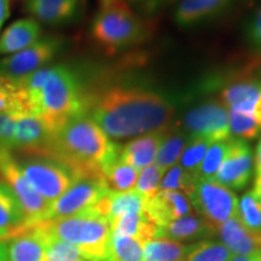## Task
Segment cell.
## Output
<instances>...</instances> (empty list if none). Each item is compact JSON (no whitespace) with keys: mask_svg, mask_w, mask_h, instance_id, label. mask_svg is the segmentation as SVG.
Listing matches in <instances>:
<instances>
[{"mask_svg":"<svg viewBox=\"0 0 261 261\" xmlns=\"http://www.w3.org/2000/svg\"><path fill=\"white\" fill-rule=\"evenodd\" d=\"M87 114L109 138L123 139L168 129L174 109L152 91L115 86L89 100Z\"/></svg>","mask_w":261,"mask_h":261,"instance_id":"cell-1","label":"cell"},{"mask_svg":"<svg viewBox=\"0 0 261 261\" xmlns=\"http://www.w3.org/2000/svg\"><path fill=\"white\" fill-rule=\"evenodd\" d=\"M14 80L24 112L37 115L52 137L71 119L87 114L89 99L81 93L76 75L65 65L44 67Z\"/></svg>","mask_w":261,"mask_h":261,"instance_id":"cell-2","label":"cell"},{"mask_svg":"<svg viewBox=\"0 0 261 261\" xmlns=\"http://www.w3.org/2000/svg\"><path fill=\"white\" fill-rule=\"evenodd\" d=\"M121 145L110 140L102 128L83 114L68 121L52 137L42 158L54 160L75 179L102 178L104 166L119 155Z\"/></svg>","mask_w":261,"mask_h":261,"instance_id":"cell-3","label":"cell"},{"mask_svg":"<svg viewBox=\"0 0 261 261\" xmlns=\"http://www.w3.org/2000/svg\"><path fill=\"white\" fill-rule=\"evenodd\" d=\"M25 226L37 228L47 240L71 244L87 261H108L112 236L110 220L93 207L70 217L40 220Z\"/></svg>","mask_w":261,"mask_h":261,"instance_id":"cell-4","label":"cell"},{"mask_svg":"<svg viewBox=\"0 0 261 261\" xmlns=\"http://www.w3.org/2000/svg\"><path fill=\"white\" fill-rule=\"evenodd\" d=\"M155 23L132 10L126 0L100 5L91 25L93 41L109 54L136 46L151 38Z\"/></svg>","mask_w":261,"mask_h":261,"instance_id":"cell-5","label":"cell"},{"mask_svg":"<svg viewBox=\"0 0 261 261\" xmlns=\"http://www.w3.org/2000/svg\"><path fill=\"white\" fill-rule=\"evenodd\" d=\"M188 197L202 219L214 230L237 215V196L214 179L196 181L194 190Z\"/></svg>","mask_w":261,"mask_h":261,"instance_id":"cell-6","label":"cell"},{"mask_svg":"<svg viewBox=\"0 0 261 261\" xmlns=\"http://www.w3.org/2000/svg\"><path fill=\"white\" fill-rule=\"evenodd\" d=\"M0 175L11 189L25 217V225L44 220L50 202L41 197L25 180L19 162L11 154V150L0 146Z\"/></svg>","mask_w":261,"mask_h":261,"instance_id":"cell-7","label":"cell"},{"mask_svg":"<svg viewBox=\"0 0 261 261\" xmlns=\"http://www.w3.org/2000/svg\"><path fill=\"white\" fill-rule=\"evenodd\" d=\"M28 184L47 202H54L74 182V177L63 165L46 158H33L19 163Z\"/></svg>","mask_w":261,"mask_h":261,"instance_id":"cell-8","label":"cell"},{"mask_svg":"<svg viewBox=\"0 0 261 261\" xmlns=\"http://www.w3.org/2000/svg\"><path fill=\"white\" fill-rule=\"evenodd\" d=\"M106 182L102 178L75 179L70 188L57 200L51 202L45 219H57L75 215L96 204L108 195Z\"/></svg>","mask_w":261,"mask_h":261,"instance_id":"cell-9","label":"cell"},{"mask_svg":"<svg viewBox=\"0 0 261 261\" xmlns=\"http://www.w3.org/2000/svg\"><path fill=\"white\" fill-rule=\"evenodd\" d=\"M182 123L189 138L207 139L211 143L230 138L228 109L223 103L210 102L194 108Z\"/></svg>","mask_w":261,"mask_h":261,"instance_id":"cell-10","label":"cell"},{"mask_svg":"<svg viewBox=\"0 0 261 261\" xmlns=\"http://www.w3.org/2000/svg\"><path fill=\"white\" fill-rule=\"evenodd\" d=\"M62 42L58 38L39 39L24 50L11 55L0 62V71L10 79H21L44 68L60 51Z\"/></svg>","mask_w":261,"mask_h":261,"instance_id":"cell-11","label":"cell"},{"mask_svg":"<svg viewBox=\"0 0 261 261\" xmlns=\"http://www.w3.org/2000/svg\"><path fill=\"white\" fill-rule=\"evenodd\" d=\"M254 158L252 149L246 140L228 139L226 155L213 178L230 190H242L253 174Z\"/></svg>","mask_w":261,"mask_h":261,"instance_id":"cell-12","label":"cell"},{"mask_svg":"<svg viewBox=\"0 0 261 261\" xmlns=\"http://www.w3.org/2000/svg\"><path fill=\"white\" fill-rule=\"evenodd\" d=\"M190 212V200L179 191H158L144 203V215L158 227L166 226Z\"/></svg>","mask_w":261,"mask_h":261,"instance_id":"cell-13","label":"cell"},{"mask_svg":"<svg viewBox=\"0 0 261 261\" xmlns=\"http://www.w3.org/2000/svg\"><path fill=\"white\" fill-rule=\"evenodd\" d=\"M52 139V133L37 115L22 113L16 123L14 149L24 154L42 158Z\"/></svg>","mask_w":261,"mask_h":261,"instance_id":"cell-14","label":"cell"},{"mask_svg":"<svg viewBox=\"0 0 261 261\" xmlns=\"http://www.w3.org/2000/svg\"><path fill=\"white\" fill-rule=\"evenodd\" d=\"M218 233L234 255H249L261 250V232H253L244 227L237 217L231 218L217 227Z\"/></svg>","mask_w":261,"mask_h":261,"instance_id":"cell-15","label":"cell"},{"mask_svg":"<svg viewBox=\"0 0 261 261\" xmlns=\"http://www.w3.org/2000/svg\"><path fill=\"white\" fill-rule=\"evenodd\" d=\"M80 3V0H27L25 9L42 23L58 25L76 17Z\"/></svg>","mask_w":261,"mask_h":261,"instance_id":"cell-16","label":"cell"},{"mask_svg":"<svg viewBox=\"0 0 261 261\" xmlns=\"http://www.w3.org/2000/svg\"><path fill=\"white\" fill-rule=\"evenodd\" d=\"M163 132L146 133L142 137L130 140L120 150V158L123 162L133 167L137 172L152 165L158 150L163 139Z\"/></svg>","mask_w":261,"mask_h":261,"instance_id":"cell-17","label":"cell"},{"mask_svg":"<svg viewBox=\"0 0 261 261\" xmlns=\"http://www.w3.org/2000/svg\"><path fill=\"white\" fill-rule=\"evenodd\" d=\"M230 0H181L174 11L179 27H191L214 18L227 8Z\"/></svg>","mask_w":261,"mask_h":261,"instance_id":"cell-18","label":"cell"},{"mask_svg":"<svg viewBox=\"0 0 261 261\" xmlns=\"http://www.w3.org/2000/svg\"><path fill=\"white\" fill-rule=\"evenodd\" d=\"M40 25L34 18L18 19L0 35V55H14L40 39Z\"/></svg>","mask_w":261,"mask_h":261,"instance_id":"cell-19","label":"cell"},{"mask_svg":"<svg viewBox=\"0 0 261 261\" xmlns=\"http://www.w3.org/2000/svg\"><path fill=\"white\" fill-rule=\"evenodd\" d=\"M8 261H42L48 240L37 228L25 226L24 231L10 240Z\"/></svg>","mask_w":261,"mask_h":261,"instance_id":"cell-20","label":"cell"},{"mask_svg":"<svg viewBox=\"0 0 261 261\" xmlns=\"http://www.w3.org/2000/svg\"><path fill=\"white\" fill-rule=\"evenodd\" d=\"M261 94V81H240L228 85L221 92L223 104L228 110H234L252 116L253 108Z\"/></svg>","mask_w":261,"mask_h":261,"instance_id":"cell-21","label":"cell"},{"mask_svg":"<svg viewBox=\"0 0 261 261\" xmlns=\"http://www.w3.org/2000/svg\"><path fill=\"white\" fill-rule=\"evenodd\" d=\"M215 233V230L202 218L185 215L163 227H159L158 237L175 241H194Z\"/></svg>","mask_w":261,"mask_h":261,"instance_id":"cell-22","label":"cell"},{"mask_svg":"<svg viewBox=\"0 0 261 261\" xmlns=\"http://www.w3.org/2000/svg\"><path fill=\"white\" fill-rule=\"evenodd\" d=\"M110 227L112 232L132 237L143 244L159 234V227L148 220L144 212L120 215L110 221Z\"/></svg>","mask_w":261,"mask_h":261,"instance_id":"cell-23","label":"cell"},{"mask_svg":"<svg viewBox=\"0 0 261 261\" xmlns=\"http://www.w3.org/2000/svg\"><path fill=\"white\" fill-rule=\"evenodd\" d=\"M25 217L14 192L4 181L0 182V230L15 238L24 230Z\"/></svg>","mask_w":261,"mask_h":261,"instance_id":"cell-24","label":"cell"},{"mask_svg":"<svg viewBox=\"0 0 261 261\" xmlns=\"http://www.w3.org/2000/svg\"><path fill=\"white\" fill-rule=\"evenodd\" d=\"M102 177L109 192H126L135 189L138 172L123 162L119 152V155L104 166Z\"/></svg>","mask_w":261,"mask_h":261,"instance_id":"cell-25","label":"cell"},{"mask_svg":"<svg viewBox=\"0 0 261 261\" xmlns=\"http://www.w3.org/2000/svg\"><path fill=\"white\" fill-rule=\"evenodd\" d=\"M188 143L187 133L178 128L166 129L163 133L161 145L155 158V165L166 172L172 168L174 163L180 159V155Z\"/></svg>","mask_w":261,"mask_h":261,"instance_id":"cell-26","label":"cell"},{"mask_svg":"<svg viewBox=\"0 0 261 261\" xmlns=\"http://www.w3.org/2000/svg\"><path fill=\"white\" fill-rule=\"evenodd\" d=\"M189 247L163 237L149 240L143 246L144 261H184Z\"/></svg>","mask_w":261,"mask_h":261,"instance_id":"cell-27","label":"cell"},{"mask_svg":"<svg viewBox=\"0 0 261 261\" xmlns=\"http://www.w3.org/2000/svg\"><path fill=\"white\" fill-rule=\"evenodd\" d=\"M143 246L135 238L112 232L108 261H144Z\"/></svg>","mask_w":261,"mask_h":261,"instance_id":"cell-28","label":"cell"},{"mask_svg":"<svg viewBox=\"0 0 261 261\" xmlns=\"http://www.w3.org/2000/svg\"><path fill=\"white\" fill-rule=\"evenodd\" d=\"M109 220L128 213H143L145 198L136 190L126 192H109Z\"/></svg>","mask_w":261,"mask_h":261,"instance_id":"cell-29","label":"cell"},{"mask_svg":"<svg viewBox=\"0 0 261 261\" xmlns=\"http://www.w3.org/2000/svg\"><path fill=\"white\" fill-rule=\"evenodd\" d=\"M228 139L212 143L207 152H205L203 160H202L201 165L194 172L195 178L197 180H208V179H213L215 177L225 155H226Z\"/></svg>","mask_w":261,"mask_h":261,"instance_id":"cell-30","label":"cell"},{"mask_svg":"<svg viewBox=\"0 0 261 261\" xmlns=\"http://www.w3.org/2000/svg\"><path fill=\"white\" fill-rule=\"evenodd\" d=\"M233 255L223 243L203 241L189 248L184 261H230Z\"/></svg>","mask_w":261,"mask_h":261,"instance_id":"cell-31","label":"cell"},{"mask_svg":"<svg viewBox=\"0 0 261 261\" xmlns=\"http://www.w3.org/2000/svg\"><path fill=\"white\" fill-rule=\"evenodd\" d=\"M236 217L248 230L253 232H261V204L254 196L253 191L244 194L238 202Z\"/></svg>","mask_w":261,"mask_h":261,"instance_id":"cell-32","label":"cell"},{"mask_svg":"<svg viewBox=\"0 0 261 261\" xmlns=\"http://www.w3.org/2000/svg\"><path fill=\"white\" fill-rule=\"evenodd\" d=\"M196 181L197 179L192 173L187 172L180 166H173L162 178L159 191H181L182 194L189 196L194 190Z\"/></svg>","mask_w":261,"mask_h":261,"instance_id":"cell-33","label":"cell"},{"mask_svg":"<svg viewBox=\"0 0 261 261\" xmlns=\"http://www.w3.org/2000/svg\"><path fill=\"white\" fill-rule=\"evenodd\" d=\"M228 125L230 136L232 135L242 140H252L261 132V127L257 125L253 116L234 110H228Z\"/></svg>","mask_w":261,"mask_h":261,"instance_id":"cell-34","label":"cell"},{"mask_svg":"<svg viewBox=\"0 0 261 261\" xmlns=\"http://www.w3.org/2000/svg\"><path fill=\"white\" fill-rule=\"evenodd\" d=\"M212 143L207 139L202 138H189V142L182 150L180 159V167L189 173H192L198 168L203 160L205 152L210 148Z\"/></svg>","mask_w":261,"mask_h":261,"instance_id":"cell-35","label":"cell"},{"mask_svg":"<svg viewBox=\"0 0 261 261\" xmlns=\"http://www.w3.org/2000/svg\"><path fill=\"white\" fill-rule=\"evenodd\" d=\"M163 173L165 172L158 167L155 163L148 166V167L142 169L138 173V177H137V181L133 190H136L138 194L142 195L145 200L152 197L159 191L160 182H161L163 178Z\"/></svg>","mask_w":261,"mask_h":261,"instance_id":"cell-36","label":"cell"},{"mask_svg":"<svg viewBox=\"0 0 261 261\" xmlns=\"http://www.w3.org/2000/svg\"><path fill=\"white\" fill-rule=\"evenodd\" d=\"M14 110L24 112L18 87L14 79L0 75V114Z\"/></svg>","mask_w":261,"mask_h":261,"instance_id":"cell-37","label":"cell"},{"mask_svg":"<svg viewBox=\"0 0 261 261\" xmlns=\"http://www.w3.org/2000/svg\"><path fill=\"white\" fill-rule=\"evenodd\" d=\"M42 261H87L71 244L60 240H48Z\"/></svg>","mask_w":261,"mask_h":261,"instance_id":"cell-38","label":"cell"},{"mask_svg":"<svg viewBox=\"0 0 261 261\" xmlns=\"http://www.w3.org/2000/svg\"><path fill=\"white\" fill-rule=\"evenodd\" d=\"M24 112H8L0 114V146L2 148L12 150L15 142L16 123L19 115Z\"/></svg>","mask_w":261,"mask_h":261,"instance_id":"cell-39","label":"cell"},{"mask_svg":"<svg viewBox=\"0 0 261 261\" xmlns=\"http://www.w3.org/2000/svg\"><path fill=\"white\" fill-rule=\"evenodd\" d=\"M135 12L144 18H151L171 0H126Z\"/></svg>","mask_w":261,"mask_h":261,"instance_id":"cell-40","label":"cell"},{"mask_svg":"<svg viewBox=\"0 0 261 261\" xmlns=\"http://www.w3.org/2000/svg\"><path fill=\"white\" fill-rule=\"evenodd\" d=\"M247 38L254 48L261 51V6L248 24Z\"/></svg>","mask_w":261,"mask_h":261,"instance_id":"cell-41","label":"cell"},{"mask_svg":"<svg viewBox=\"0 0 261 261\" xmlns=\"http://www.w3.org/2000/svg\"><path fill=\"white\" fill-rule=\"evenodd\" d=\"M10 16V0H0V29Z\"/></svg>","mask_w":261,"mask_h":261,"instance_id":"cell-42","label":"cell"},{"mask_svg":"<svg viewBox=\"0 0 261 261\" xmlns=\"http://www.w3.org/2000/svg\"><path fill=\"white\" fill-rule=\"evenodd\" d=\"M261 250L257 253L249 254V255H234L230 259V261H260Z\"/></svg>","mask_w":261,"mask_h":261,"instance_id":"cell-43","label":"cell"},{"mask_svg":"<svg viewBox=\"0 0 261 261\" xmlns=\"http://www.w3.org/2000/svg\"><path fill=\"white\" fill-rule=\"evenodd\" d=\"M252 116L254 117V120H255L257 125L261 127V94L259 96V98H257L255 106L253 108Z\"/></svg>","mask_w":261,"mask_h":261,"instance_id":"cell-44","label":"cell"},{"mask_svg":"<svg viewBox=\"0 0 261 261\" xmlns=\"http://www.w3.org/2000/svg\"><path fill=\"white\" fill-rule=\"evenodd\" d=\"M253 194L256 197V200L260 202L261 204V173H256L255 181H254V188H253Z\"/></svg>","mask_w":261,"mask_h":261,"instance_id":"cell-45","label":"cell"},{"mask_svg":"<svg viewBox=\"0 0 261 261\" xmlns=\"http://www.w3.org/2000/svg\"><path fill=\"white\" fill-rule=\"evenodd\" d=\"M254 161H255V172L261 173V138L259 140V144H257V146H256L255 158H254Z\"/></svg>","mask_w":261,"mask_h":261,"instance_id":"cell-46","label":"cell"},{"mask_svg":"<svg viewBox=\"0 0 261 261\" xmlns=\"http://www.w3.org/2000/svg\"><path fill=\"white\" fill-rule=\"evenodd\" d=\"M0 261H8V248L4 243H0Z\"/></svg>","mask_w":261,"mask_h":261,"instance_id":"cell-47","label":"cell"},{"mask_svg":"<svg viewBox=\"0 0 261 261\" xmlns=\"http://www.w3.org/2000/svg\"><path fill=\"white\" fill-rule=\"evenodd\" d=\"M12 240V236L6 231L0 230V242H5V241H10Z\"/></svg>","mask_w":261,"mask_h":261,"instance_id":"cell-48","label":"cell"},{"mask_svg":"<svg viewBox=\"0 0 261 261\" xmlns=\"http://www.w3.org/2000/svg\"><path fill=\"white\" fill-rule=\"evenodd\" d=\"M113 2V0H99V5H104V4H108V3Z\"/></svg>","mask_w":261,"mask_h":261,"instance_id":"cell-49","label":"cell"},{"mask_svg":"<svg viewBox=\"0 0 261 261\" xmlns=\"http://www.w3.org/2000/svg\"><path fill=\"white\" fill-rule=\"evenodd\" d=\"M173 2H175V0H171V3H173Z\"/></svg>","mask_w":261,"mask_h":261,"instance_id":"cell-50","label":"cell"},{"mask_svg":"<svg viewBox=\"0 0 261 261\" xmlns=\"http://www.w3.org/2000/svg\"><path fill=\"white\" fill-rule=\"evenodd\" d=\"M80 2H83V0H80Z\"/></svg>","mask_w":261,"mask_h":261,"instance_id":"cell-51","label":"cell"},{"mask_svg":"<svg viewBox=\"0 0 261 261\" xmlns=\"http://www.w3.org/2000/svg\"><path fill=\"white\" fill-rule=\"evenodd\" d=\"M260 261H261V260H260Z\"/></svg>","mask_w":261,"mask_h":261,"instance_id":"cell-52","label":"cell"}]
</instances>
